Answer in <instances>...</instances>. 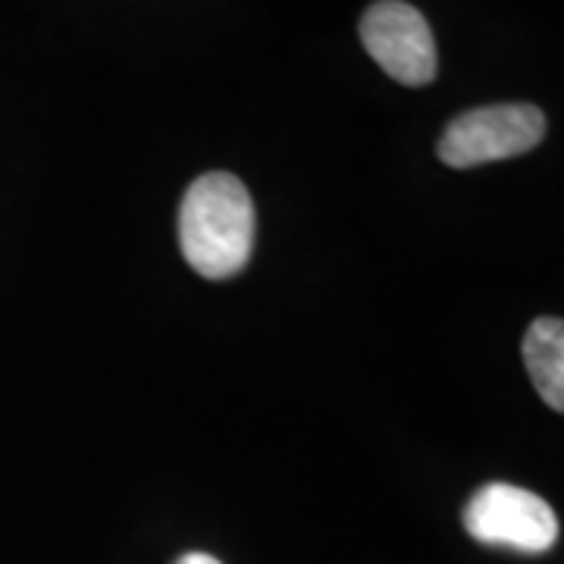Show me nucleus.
<instances>
[{
	"mask_svg": "<svg viewBox=\"0 0 564 564\" xmlns=\"http://www.w3.org/2000/svg\"><path fill=\"white\" fill-rule=\"evenodd\" d=\"M185 261L204 280L242 273L254 251V204L232 173H204L188 185L180 210Z\"/></svg>",
	"mask_w": 564,
	"mask_h": 564,
	"instance_id": "obj_1",
	"label": "nucleus"
},
{
	"mask_svg": "<svg viewBox=\"0 0 564 564\" xmlns=\"http://www.w3.org/2000/svg\"><path fill=\"white\" fill-rule=\"evenodd\" d=\"M545 135V117L533 104H492L467 110L445 126L440 161L452 170L511 161L533 151Z\"/></svg>",
	"mask_w": 564,
	"mask_h": 564,
	"instance_id": "obj_2",
	"label": "nucleus"
},
{
	"mask_svg": "<svg viewBox=\"0 0 564 564\" xmlns=\"http://www.w3.org/2000/svg\"><path fill=\"white\" fill-rule=\"evenodd\" d=\"M467 533L486 545H505L527 555L558 543V518L543 496L511 484L484 486L464 508Z\"/></svg>",
	"mask_w": 564,
	"mask_h": 564,
	"instance_id": "obj_3",
	"label": "nucleus"
},
{
	"mask_svg": "<svg viewBox=\"0 0 564 564\" xmlns=\"http://www.w3.org/2000/svg\"><path fill=\"white\" fill-rule=\"evenodd\" d=\"M361 41L367 54L395 82L421 88L436 79V41L421 10L411 3H373L361 17Z\"/></svg>",
	"mask_w": 564,
	"mask_h": 564,
	"instance_id": "obj_4",
	"label": "nucleus"
},
{
	"mask_svg": "<svg viewBox=\"0 0 564 564\" xmlns=\"http://www.w3.org/2000/svg\"><path fill=\"white\" fill-rule=\"evenodd\" d=\"M524 367L543 402L552 411H564V323L558 317H540L530 323L524 345Z\"/></svg>",
	"mask_w": 564,
	"mask_h": 564,
	"instance_id": "obj_5",
	"label": "nucleus"
},
{
	"mask_svg": "<svg viewBox=\"0 0 564 564\" xmlns=\"http://www.w3.org/2000/svg\"><path fill=\"white\" fill-rule=\"evenodd\" d=\"M176 564H223L217 562L214 555H207V552H188V555H182Z\"/></svg>",
	"mask_w": 564,
	"mask_h": 564,
	"instance_id": "obj_6",
	"label": "nucleus"
}]
</instances>
